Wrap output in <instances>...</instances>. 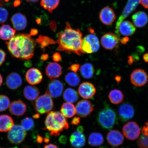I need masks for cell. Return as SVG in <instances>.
Here are the masks:
<instances>
[{"label": "cell", "mask_w": 148, "mask_h": 148, "mask_svg": "<svg viewBox=\"0 0 148 148\" xmlns=\"http://www.w3.org/2000/svg\"><path fill=\"white\" fill-rule=\"evenodd\" d=\"M58 50L73 53L79 55L83 53L81 50L82 34L79 29L72 28L68 22L64 31L58 34Z\"/></svg>", "instance_id": "cell-1"}, {"label": "cell", "mask_w": 148, "mask_h": 148, "mask_svg": "<svg viewBox=\"0 0 148 148\" xmlns=\"http://www.w3.org/2000/svg\"><path fill=\"white\" fill-rule=\"evenodd\" d=\"M29 34H19L6 42L11 54L16 58L28 60L34 55L35 42Z\"/></svg>", "instance_id": "cell-2"}, {"label": "cell", "mask_w": 148, "mask_h": 148, "mask_svg": "<svg viewBox=\"0 0 148 148\" xmlns=\"http://www.w3.org/2000/svg\"><path fill=\"white\" fill-rule=\"evenodd\" d=\"M45 124L46 129L50 132L52 136H57L64 129L69 128L66 118L61 112L51 111L46 118Z\"/></svg>", "instance_id": "cell-3"}, {"label": "cell", "mask_w": 148, "mask_h": 148, "mask_svg": "<svg viewBox=\"0 0 148 148\" xmlns=\"http://www.w3.org/2000/svg\"><path fill=\"white\" fill-rule=\"evenodd\" d=\"M97 121L102 128L110 130L116 123L117 116L114 110L107 106L100 111L98 114Z\"/></svg>", "instance_id": "cell-4"}, {"label": "cell", "mask_w": 148, "mask_h": 148, "mask_svg": "<svg viewBox=\"0 0 148 148\" xmlns=\"http://www.w3.org/2000/svg\"><path fill=\"white\" fill-rule=\"evenodd\" d=\"M33 104L35 110L41 114L51 112L54 107L53 100L47 91L37 98Z\"/></svg>", "instance_id": "cell-5"}, {"label": "cell", "mask_w": 148, "mask_h": 148, "mask_svg": "<svg viewBox=\"0 0 148 148\" xmlns=\"http://www.w3.org/2000/svg\"><path fill=\"white\" fill-rule=\"evenodd\" d=\"M99 40L95 34H88L82 40L81 49L84 53L96 52L99 50Z\"/></svg>", "instance_id": "cell-6"}, {"label": "cell", "mask_w": 148, "mask_h": 148, "mask_svg": "<svg viewBox=\"0 0 148 148\" xmlns=\"http://www.w3.org/2000/svg\"><path fill=\"white\" fill-rule=\"evenodd\" d=\"M27 135L26 131L21 125H14L8 131L7 138L11 143L19 144L25 140Z\"/></svg>", "instance_id": "cell-7"}, {"label": "cell", "mask_w": 148, "mask_h": 148, "mask_svg": "<svg viewBox=\"0 0 148 148\" xmlns=\"http://www.w3.org/2000/svg\"><path fill=\"white\" fill-rule=\"evenodd\" d=\"M140 0H128V2L124 9L123 12L118 18L116 24L115 33L116 36L119 39L120 38L119 28L120 23L135 10L140 3Z\"/></svg>", "instance_id": "cell-8"}, {"label": "cell", "mask_w": 148, "mask_h": 148, "mask_svg": "<svg viewBox=\"0 0 148 148\" xmlns=\"http://www.w3.org/2000/svg\"><path fill=\"white\" fill-rule=\"evenodd\" d=\"M123 135L128 139L134 140L140 136V130L139 127L134 122H128L124 125L123 128Z\"/></svg>", "instance_id": "cell-9"}, {"label": "cell", "mask_w": 148, "mask_h": 148, "mask_svg": "<svg viewBox=\"0 0 148 148\" xmlns=\"http://www.w3.org/2000/svg\"><path fill=\"white\" fill-rule=\"evenodd\" d=\"M84 129L80 126L77 127V131L72 134L70 138V143L75 148H81L84 147L86 143V138L83 134Z\"/></svg>", "instance_id": "cell-10"}, {"label": "cell", "mask_w": 148, "mask_h": 148, "mask_svg": "<svg viewBox=\"0 0 148 148\" xmlns=\"http://www.w3.org/2000/svg\"><path fill=\"white\" fill-rule=\"evenodd\" d=\"M76 113L80 117L84 118L90 115L94 110L91 101L83 99L77 102L75 107Z\"/></svg>", "instance_id": "cell-11"}, {"label": "cell", "mask_w": 148, "mask_h": 148, "mask_svg": "<svg viewBox=\"0 0 148 148\" xmlns=\"http://www.w3.org/2000/svg\"><path fill=\"white\" fill-rule=\"evenodd\" d=\"M130 79L131 83L134 86L141 87L144 86L147 83L148 76L143 70L136 69L131 73Z\"/></svg>", "instance_id": "cell-12"}, {"label": "cell", "mask_w": 148, "mask_h": 148, "mask_svg": "<svg viewBox=\"0 0 148 148\" xmlns=\"http://www.w3.org/2000/svg\"><path fill=\"white\" fill-rule=\"evenodd\" d=\"M135 114L134 107L128 103H125L120 105L118 110V114L120 120L125 122L134 117Z\"/></svg>", "instance_id": "cell-13"}, {"label": "cell", "mask_w": 148, "mask_h": 148, "mask_svg": "<svg viewBox=\"0 0 148 148\" xmlns=\"http://www.w3.org/2000/svg\"><path fill=\"white\" fill-rule=\"evenodd\" d=\"M79 95L83 99H89L93 97L96 93L95 86L89 82H83L80 85L78 89Z\"/></svg>", "instance_id": "cell-14"}, {"label": "cell", "mask_w": 148, "mask_h": 148, "mask_svg": "<svg viewBox=\"0 0 148 148\" xmlns=\"http://www.w3.org/2000/svg\"><path fill=\"white\" fill-rule=\"evenodd\" d=\"M115 13L110 7L103 8L99 14V18L104 25H110L114 23L116 19Z\"/></svg>", "instance_id": "cell-15"}, {"label": "cell", "mask_w": 148, "mask_h": 148, "mask_svg": "<svg viewBox=\"0 0 148 148\" xmlns=\"http://www.w3.org/2000/svg\"><path fill=\"white\" fill-rule=\"evenodd\" d=\"M119 39L114 33H108L103 35L101 39V43L105 49H114L118 44Z\"/></svg>", "instance_id": "cell-16"}, {"label": "cell", "mask_w": 148, "mask_h": 148, "mask_svg": "<svg viewBox=\"0 0 148 148\" xmlns=\"http://www.w3.org/2000/svg\"><path fill=\"white\" fill-rule=\"evenodd\" d=\"M64 90V85L60 81L53 79L48 85L47 91L51 97L57 98L62 95Z\"/></svg>", "instance_id": "cell-17"}, {"label": "cell", "mask_w": 148, "mask_h": 148, "mask_svg": "<svg viewBox=\"0 0 148 148\" xmlns=\"http://www.w3.org/2000/svg\"><path fill=\"white\" fill-rule=\"evenodd\" d=\"M25 78L29 84L35 85L41 82L42 75L39 70L36 68H32L27 70L26 73Z\"/></svg>", "instance_id": "cell-18"}, {"label": "cell", "mask_w": 148, "mask_h": 148, "mask_svg": "<svg viewBox=\"0 0 148 148\" xmlns=\"http://www.w3.org/2000/svg\"><path fill=\"white\" fill-rule=\"evenodd\" d=\"M107 139L110 145L116 147L121 145L123 143L124 138L119 131L112 130L107 134Z\"/></svg>", "instance_id": "cell-19"}, {"label": "cell", "mask_w": 148, "mask_h": 148, "mask_svg": "<svg viewBox=\"0 0 148 148\" xmlns=\"http://www.w3.org/2000/svg\"><path fill=\"white\" fill-rule=\"evenodd\" d=\"M11 20L13 26L16 30H23L27 26V20L26 17L20 13L14 15L11 18Z\"/></svg>", "instance_id": "cell-20"}, {"label": "cell", "mask_w": 148, "mask_h": 148, "mask_svg": "<svg viewBox=\"0 0 148 148\" xmlns=\"http://www.w3.org/2000/svg\"><path fill=\"white\" fill-rule=\"evenodd\" d=\"M62 68L60 65L56 62H51L46 68V75L51 79L58 78L62 75Z\"/></svg>", "instance_id": "cell-21"}, {"label": "cell", "mask_w": 148, "mask_h": 148, "mask_svg": "<svg viewBox=\"0 0 148 148\" xmlns=\"http://www.w3.org/2000/svg\"><path fill=\"white\" fill-rule=\"evenodd\" d=\"M9 108L11 113L18 116H23L27 110L26 105L20 100L12 101L9 105Z\"/></svg>", "instance_id": "cell-22"}, {"label": "cell", "mask_w": 148, "mask_h": 148, "mask_svg": "<svg viewBox=\"0 0 148 148\" xmlns=\"http://www.w3.org/2000/svg\"><path fill=\"white\" fill-rule=\"evenodd\" d=\"M23 83L21 76L17 73H12L7 76L6 84L10 89L14 90L19 88Z\"/></svg>", "instance_id": "cell-23"}, {"label": "cell", "mask_w": 148, "mask_h": 148, "mask_svg": "<svg viewBox=\"0 0 148 148\" xmlns=\"http://www.w3.org/2000/svg\"><path fill=\"white\" fill-rule=\"evenodd\" d=\"M136 28L133 23L128 21H125L120 23L119 28V33L123 36H130L134 34Z\"/></svg>", "instance_id": "cell-24"}, {"label": "cell", "mask_w": 148, "mask_h": 148, "mask_svg": "<svg viewBox=\"0 0 148 148\" xmlns=\"http://www.w3.org/2000/svg\"><path fill=\"white\" fill-rule=\"evenodd\" d=\"M132 20L134 25L138 27H142L145 26L148 22L147 14L141 11L136 12L133 14Z\"/></svg>", "instance_id": "cell-25"}, {"label": "cell", "mask_w": 148, "mask_h": 148, "mask_svg": "<svg viewBox=\"0 0 148 148\" xmlns=\"http://www.w3.org/2000/svg\"><path fill=\"white\" fill-rule=\"evenodd\" d=\"M14 125V120L11 116L7 114L0 116V132H8Z\"/></svg>", "instance_id": "cell-26"}, {"label": "cell", "mask_w": 148, "mask_h": 148, "mask_svg": "<svg viewBox=\"0 0 148 148\" xmlns=\"http://www.w3.org/2000/svg\"><path fill=\"white\" fill-rule=\"evenodd\" d=\"M16 30L11 27L10 25H3L0 27V38L5 40H9L15 36Z\"/></svg>", "instance_id": "cell-27"}, {"label": "cell", "mask_w": 148, "mask_h": 148, "mask_svg": "<svg viewBox=\"0 0 148 148\" xmlns=\"http://www.w3.org/2000/svg\"><path fill=\"white\" fill-rule=\"evenodd\" d=\"M23 94L26 99L29 101H34L38 97L40 91L36 86H28L24 88Z\"/></svg>", "instance_id": "cell-28"}, {"label": "cell", "mask_w": 148, "mask_h": 148, "mask_svg": "<svg viewBox=\"0 0 148 148\" xmlns=\"http://www.w3.org/2000/svg\"><path fill=\"white\" fill-rule=\"evenodd\" d=\"M60 112L66 118H71L75 115V108L72 103L66 102L63 103L60 109Z\"/></svg>", "instance_id": "cell-29"}, {"label": "cell", "mask_w": 148, "mask_h": 148, "mask_svg": "<svg viewBox=\"0 0 148 148\" xmlns=\"http://www.w3.org/2000/svg\"><path fill=\"white\" fill-rule=\"evenodd\" d=\"M80 71L81 75L84 78L89 79L93 77L95 70L92 64L87 63L81 66Z\"/></svg>", "instance_id": "cell-30"}, {"label": "cell", "mask_w": 148, "mask_h": 148, "mask_svg": "<svg viewBox=\"0 0 148 148\" xmlns=\"http://www.w3.org/2000/svg\"><path fill=\"white\" fill-rule=\"evenodd\" d=\"M88 142L90 145L92 147H98L102 145L104 142V138L100 133L93 132L89 136Z\"/></svg>", "instance_id": "cell-31"}, {"label": "cell", "mask_w": 148, "mask_h": 148, "mask_svg": "<svg viewBox=\"0 0 148 148\" xmlns=\"http://www.w3.org/2000/svg\"><path fill=\"white\" fill-rule=\"evenodd\" d=\"M63 98L65 101L73 103L78 100L79 96L78 93L75 90L68 88H66L64 92Z\"/></svg>", "instance_id": "cell-32"}, {"label": "cell", "mask_w": 148, "mask_h": 148, "mask_svg": "<svg viewBox=\"0 0 148 148\" xmlns=\"http://www.w3.org/2000/svg\"><path fill=\"white\" fill-rule=\"evenodd\" d=\"M108 98L111 102L113 104L118 105L121 103L123 100L124 95L121 91L117 90H113L109 94Z\"/></svg>", "instance_id": "cell-33"}, {"label": "cell", "mask_w": 148, "mask_h": 148, "mask_svg": "<svg viewBox=\"0 0 148 148\" xmlns=\"http://www.w3.org/2000/svg\"><path fill=\"white\" fill-rule=\"evenodd\" d=\"M66 82L70 86L75 87L78 86L80 82V79L76 73L70 72L65 77Z\"/></svg>", "instance_id": "cell-34"}, {"label": "cell", "mask_w": 148, "mask_h": 148, "mask_svg": "<svg viewBox=\"0 0 148 148\" xmlns=\"http://www.w3.org/2000/svg\"><path fill=\"white\" fill-rule=\"evenodd\" d=\"M60 0H41L40 4L43 8L50 13L58 7Z\"/></svg>", "instance_id": "cell-35"}, {"label": "cell", "mask_w": 148, "mask_h": 148, "mask_svg": "<svg viewBox=\"0 0 148 148\" xmlns=\"http://www.w3.org/2000/svg\"><path fill=\"white\" fill-rule=\"evenodd\" d=\"M36 42L40 45L42 49L45 50L46 47L52 44L56 43V42L49 37L46 36H40L36 40Z\"/></svg>", "instance_id": "cell-36"}, {"label": "cell", "mask_w": 148, "mask_h": 148, "mask_svg": "<svg viewBox=\"0 0 148 148\" xmlns=\"http://www.w3.org/2000/svg\"><path fill=\"white\" fill-rule=\"evenodd\" d=\"M21 125L26 131H29L34 127V122L32 118H25L22 120Z\"/></svg>", "instance_id": "cell-37"}, {"label": "cell", "mask_w": 148, "mask_h": 148, "mask_svg": "<svg viewBox=\"0 0 148 148\" xmlns=\"http://www.w3.org/2000/svg\"><path fill=\"white\" fill-rule=\"evenodd\" d=\"M10 100L6 96L0 95V112L6 110L10 105Z\"/></svg>", "instance_id": "cell-38"}, {"label": "cell", "mask_w": 148, "mask_h": 148, "mask_svg": "<svg viewBox=\"0 0 148 148\" xmlns=\"http://www.w3.org/2000/svg\"><path fill=\"white\" fill-rule=\"evenodd\" d=\"M138 144L140 148H148V137L142 135L138 141Z\"/></svg>", "instance_id": "cell-39"}, {"label": "cell", "mask_w": 148, "mask_h": 148, "mask_svg": "<svg viewBox=\"0 0 148 148\" xmlns=\"http://www.w3.org/2000/svg\"><path fill=\"white\" fill-rule=\"evenodd\" d=\"M8 12L6 9L0 7V24H2L6 22L8 19Z\"/></svg>", "instance_id": "cell-40"}, {"label": "cell", "mask_w": 148, "mask_h": 148, "mask_svg": "<svg viewBox=\"0 0 148 148\" xmlns=\"http://www.w3.org/2000/svg\"><path fill=\"white\" fill-rule=\"evenodd\" d=\"M80 66L78 64H74L71 65L69 68V69L74 73H77L80 68Z\"/></svg>", "instance_id": "cell-41"}, {"label": "cell", "mask_w": 148, "mask_h": 148, "mask_svg": "<svg viewBox=\"0 0 148 148\" xmlns=\"http://www.w3.org/2000/svg\"><path fill=\"white\" fill-rule=\"evenodd\" d=\"M6 54L4 51L0 49V66L3 63L5 62Z\"/></svg>", "instance_id": "cell-42"}, {"label": "cell", "mask_w": 148, "mask_h": 148, "mask_svg": "<svg viewBox=\"0 0 148 148\" xmlns=\"http://www.w3.org/2000/svg\"><path fill=\"white\" fill-rule=\"evenodd\" d=\"M142 134L143 135L147 136L148 137V120L145 123L141 131Z\"/></svg>", "instance_id": "cell-43"}, {"label": "cell", "mask_w": 148, "mask_h": 148, "mask_svg": "<svg viewBox=\"0 0 148 148\" xmlns=\"http://www.w3.org/2000/svg\"><path fill=\"white\" fill-rule=\"evenodd\" d=\"M52 58L53 60L56 62H60L62 59L60 55L58 53H54L53 56Z\"/></svg>", "instance_id": "cell-44"}, {"label": "cell", "mask_w": 148, "mask_h": 148, "mask_svg": "<svg viewBox=\"0 0 148 148\" xmlns=\"http://www.w3.org/2000/svg\"><path fill=\"white\" fill-rule=\"evenodd\" d=\"M80 122V118L77 116H75L71 121V124L73 125H77Z\"/></svg>", "instance_id": "cell-45"}, {"label": "cell", "mask_w": 148, "mask_h": 148, "mask_svg": "<svg viewBox=\"0 0 148 148\" xmlns=\"http://www.w3.org/2000/svg\"><path fill=\"white\" fill-rule=\"evenodd\" d=\"M50 27L51 30L53 31H56L57 29V23L54 20H52L51 22L49 25Z\"/></svg>", "instance_id": "cell-46"}, {"label": "cell", "mask_w": 148, "mask_h": 148, "mask_svg": "<svg viewBox=\"0 0 148 148\" xmlns=\"http://www.w3.org/2000/svg\"><path fill=\"white\" fill-rule=\"evenodd\" d=\"M140 3L145 8L148 9V0H140Z\"/></svg>", "instance_id": "cell-47"}, {"label": "cell", "mask_w": 148, "mask_h": 148, "mask_svg": "<svg viewBox=\"0 0 148 148\" xmlns=\"http://www.w3.org/2000/svg\"><path fill=\"white\" fill-rule=\"evenodd\" d=\"M38 31L36 29H32L30 31V34H29L30 36H35L38 34Z\"/></svg>", "instance_id": "cell-48"}, {"label": "cell", "mask_w": 148, "mask_h": 148, "mask_svg": "<svg viewBox=\"0 0 148 148\" xmlns=\"http://www.w3.org/2000/svg\"><path fill=\"white\" fill-rule=\"evenodd\" d=\"M43 148H58V147L54 144H50L44 146Z\"/></svg>", "instance_id": "cell-49"}, {"label": "cell", "mask_w": 148, "mask_h": 148, "mask_svg": "<svg viewBox=\"0 0 148 148\" xmlns=\"http://www.w3.org/2000/svg\"><path fill=\"white\" fill-rule=\"evenodd\" d=\"M49 58V55L47 54H43L41 56L40 59L42 60L46 61Z\"/></svg>", "instance_id": "cell-50"}, {"label": "cell", "mask_w": 148, "mask_h": 148, "mask_svg": "<svg viewBox=\"0 0 148 148\" xmlns=\"http://www.w3.org/2000/svg\"><path fill=\"white\" fill-rule=\"evenodd\" d=\"M44 139L43 138L42 136H40L38 135L37 136L36 140L38 142V143H41L42 142H43Z\"/></svg>", "instance_id": "cell-51"}, {"label": "cell", "mask_w": 148, "mask_h": 148, "mask_svg": "<svg viewBox=\"0 0 148 148\" xmlns=\"http://www.w3.org/2000/svg\"><path fill=\"white\" fill-rule=\"evenodd\" d=\"M129 40V39L127 37H125L124 38H122L120 40V41L122 44H125L127 43V42Z\"/></svg>", "instance_id": "cell-52"}, {"label": "cell", "mask_w": 148, "mask_h": 148, "mask_svg": "<svg viewBox=\"0 0 148 148\" xmlns=\"http://www.w3.org/2000/svg\"><path fill=\"white\" fill-rule=\"evenodd\" d=\"M143 59L146 62H148V53H146L143 55Z\"/></svg>", "instance_id": "cell-53"}, {"label": "cell", "mask_w": 148, "mask_h": 148, "mask_svg": "<svg viewBox=\"0 0 148 148\" xmlns=\"http://www.w3.org/2000/svg\"><path fill=\"white\" fill-rule=\"evenodd\" d=\"M33 117L36 119H38L40 117V115L38 114H37L33 116Z\"/></svg>", "instance_id": "cell-54"}, {"label": "cell", "mask_w": 148, "mask_h": 148, "mask_svg": "<svg viewBox=\"0 0 148 148\" xmlns=\"http://www.w3.org/2000/svg\"><path fill=\"white\" fill-rule=\"evenodd\" d=\"M3 82V79L2 77L0 74V87L1 86Z\"/></svg>", "instance_id": "cell-55"}, {"label": "cell", "mask_w": 148, "mask_h": 148, "mask_svg": "<svg viewBox=\"0 0 148 148\" xmlns=\"http://www.w3.org/2000/svg\"><path fill=\"white\" fill-rule=\"evenodd\" d=\"M27 2L31 3H35L38 1L39 0H26Z\"/></svg>", "instance_id": "cell-56"}, {"label": "cell", "mask_w": 148, "mask_h": 148, "mask_svg": "<svg viewBox=\"0 0 148 148\" xmlns=\"http://www.w3.org/2000/svg\"><path fill=\"white\" fill-rule=\"evenodd\" d=\"M44 141L46 143H48L49 141V139L47 138H44Z\"/></svg>", "instance_id": "cell-57"}, {"label": "cell", "mask_w": 148, "mask_h": 148, "mask_svg": "<svg viewBox=\"0 0 148 148\" xmlns=\"http://www.w3.org/2000/svg\"><path fill=\"white\" fill-rule=\"evenodd\" d=\"M2 3H3L2 2L1 0H0V5H1Z\"/></svg>", "instance_id": "cell-58"}]
</instances>
